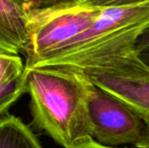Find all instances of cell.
<instances>
[{"mask_svg": "<svg viewBox=\"0 0 149 148\" xmlns=\"http://www.w3.org/2000/svg\"><path fill=\"white\" fill-rule=\"evenodd\" d=\"M26 91V71L17 79L0 86V116H3L9 108Z\"/></svg>", "mask_w": 149, "mask_h": 148, "instance_id": "obj_8", "label": "cell"}, {"mask_svg": "<svg viewBox=\"0 0 149 148\" xmlns=\"http://www.w3.org/2000/svg\"><path fill=\"white\" fill-rule=\"evenodd\" d=\"M132 148H149V129H148V132H147V134H146L145 138L140 143H138L137 145H135V146H133Z\"/></svg>", "mask_w": 149, "mask_h": 148, "instance_id": "obj_14", "label": "cell"}, {"mask_svg": "<svg viewBox=\"0 0 149 148\" xmlns=\"http://www.w3.org/2000/svg\"><path fill=\"white\" fill-rule=\"evenodd\" d=\"M147 48H149V28L137 40L135 44V51L138 53V52L147 49Z\"/></svg>", "mask_w": 149, "mask_h": 148, "instance_id": "obj_11", "label": "cell"}, {"mask_svg": "<svg viewBox=\"0 0 149 148\" xmlns=\"http://www.w3.org/2000/svg\"><path fill=\"white\" fill-rule=\"evenodd\" d=\"M0 148H44L31 128L13 115L0 116Z\"/></svg>", "mask_w": 149, "mask_h": 148, "instance_id": "obj_7", "label": "cell"}, {"mask_svg": "<svg viewBox=\"0 0 149 148\" xmlns=\"http://www.w3.org/2000/svg\"><path fill=\"white\" fill-rule=\"evenodd\" d=\"M72 148H132V147H107L104 146V145H100V143L95 142L92 138H89Z\"/></svg>", "mask_w": 149, "mask_h": 148, "instance_id": "obj_12", "label": "cell"}, {"mask_svg": "<svg viewBox=\"0 0 149 148\" xmlns=\"http://www.w3.org/2000/svg\"><path fill=\"white\" fill-rule=\"evenodd\" d=\"M30 10L19 0H0V53L26 54L30 39Z\"/></svg>", "mask_w": 149, "mask_h": 148, "instance_id": "obj_6", "label": "cell"}, {"mask_svg": "<svg viewBox=\"0 0 149 148\" xmlns=\"http://www.w3.org/2000/svg\"><path fill=\"white\" fill-rule=\"evenodd\" d=\"M94 85L123 103L149 128V66L135 49L107 57L79 71Z\"/></svg>", "mask_w": 149, "mask_h": 148, "instance_id": "obj_4", "label": "cell"}, {"mask_svg": "<svg viewBox=\"0 0 149 148\" xmlns=\"http://www.w3.org/2000/svg\"><path fill=\"white\" fill-rule=\"evenodd\" d=\"M102 11V7L86 5L79 0H58L49 7L31 8L24 68L30 69L65 42L87 30Z\"/></svg>", "mask_w": 149, "mask_h": 148, "instance_id": "obj_3", "label": "cell"}, {"mask_svg": "<svg viewBox=\"0 0 149 148\" xmlns=\"http://www.w3.org/2000/svg\"><path fill=\"white\" fill-rule=\"evenodd\" d=\"M149 28V0L102 7L87 30L65 42L35 63L33 68L79 71L107 57L135 49L139 37Z\"/></svg>", "mask_w": 149, "mask_h": 148, "instance_id": "obj_2", "label": "cell"}, {"mask_svg": "<svg viewBox=\"0 0 149 148\" xmlns=\"http://www.w3.org/2000/svg\"><path fill=\"white\" fill-rule=\"evenodd\" d=\"M24 3L28 4L31 8L39 9V8H46L55 4L58 0H19Z\"/></svg>", "mask_w": 149, "mask_h": 148, "instance_id": "obj_10", "label": "cell"}, {"mask_svg": "<svg viewBox=\"0 0 149 148\" xmlns=\"http://www.w3.org/2000/svg\"><path fill=\"white\" fill-rule=\"evenodd\" d=\"M24 70L35 126L63 148L92 138L84 76L57 68Z\"/></svg>", "mask_w": 149, "mask_h": 148, "instance_id": "obj_1", "label": "cell"}, {"mask_svg": "<svg viewBox=\"0 0 149 148\" xmlns=\"http://www.w3.org/2000/svg\"><path fill=\"white\" fill-rule=\"evenodd\" d=\"M138 56H139L140 59H141L144 63L147 64V65L149 66V48L138 52Z\"/></svg>", "mask_w": 149, "mask_h": 148, "instance_id": "obj_13", "label": "cell"}, {"mask_svg": "<svg viewBox=\"0 0 149 148\" xmlns=\"http://www.w3.org/2000/svg\"><path fill=\"white\" fill-rule=\"evenodd\" d=\"M84 78L92 139L107 147H133L141 142L149 129L143 120L123 103Z\"/></svg>", "mask_w": 149, "mask_h": 148, "instance_id": "obj_5", "label": "cell"}, {"mask_svg": "<svg viewBox=\"0 0 149 148\" xmlns=\"http://www.w3.org/2000/svg\"><path fill=\"white\" fill-rule=\"evenodd\" d=\"M24 71V64L19 56L0 53V86L17 79Z\"/></svg>", "mask_w": 149, "mask_h": 148, "instance_id": "obj_9", "label": "cell"}]
</instances>
